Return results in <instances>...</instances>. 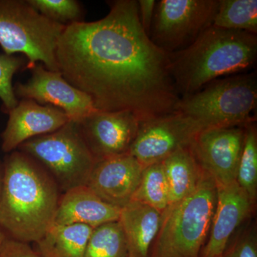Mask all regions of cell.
<instances>
[{
	"instance_id": "cell-1",
	"label": "cell",
	"mask_w": 257,
	"mask_h": 257,
	"mask_svg": "<svg viewBox=\"0 0 257 257\" xmlns=\"http://www.w3.org/2000/svg\"><path fill=\"white\" fill-rule=\"evenodd\" d=\"M108 3L104 18L65 27L56 50L58 72L97 110L131 111L141 121L175 112L180 95L169 54L144 30L138 1Z\"/></svg>"
},
{
	"instance_id": "cell-2",
	"label": "cell",
	"mask_w": 257,
	"mask_h": 257,
	"mask_svg": "<svg viewBox=\"0 0 257 257\" xmlns=\"http://www.w3.org/2000/svg\"><path fill=\"white\" fill-rule=\"evenodd\" d=\"M3 165L0 229L7 237L36 243L55 223L60 189L37 161L19 150Z\"/></svg>"
},
{
	"instance_id": "cell-3",
	"label": "cell",
	"mask_w": 257,
	"mask_h": 257,
	"mask_svg": "<svg viewBox=\"0 0 257 257\" xmlns=\"http://www.w3.org/2000/svg\"><path fill=\"white\" fill-rule=\"evenodd\" d=\"M169 58L171 76L179 95H190L219 77L254 65L257 35L211 25L188 47L169 54Z\"/></svg>"
},
{
	"instance_id": "cell-4",
	"label": "cell",
	"mask_w": 257,
	"mask_h": 257,
	"mask_svg": "<svg viewBox=\"0 0 257 257\" xmlns=\"http://www.w3.org/2000/svg\"><path fill=\"white\" fill-rule=\"evenodd\" d=\"M216 190L214 179L203 170L195 190L162 213L149 257L200 256L215 210Z\"/></svg>"
},
{
	"instance_id": "cell-5",
	"label": "cell",
	"mask_w": 257,
	"mask_h": 257,
	"mask_svg": "<svg viewBox=\"0 0 257 257\" xmlns=\"http://www.w3.org/2000/svg\"><path fill=\"white\" fill-rule=\"evenodd\" d=\"M257 104L256 73L216 79L198 92L182 96L175 112L195 120L203 128L245 126L253 122Z\"/></svg>"
},
{
	"instance_id": "cell-6",
	"label": "cell",
	"mask_w": 257,
	"mask_h": 257,
	"mask_svg": "<svg viewBox=\"0 0 257 257\" xmlns=\"http://www.w3.org/2000/svg\"><path fill=\"white\" fill-rule=\"evenodd\" d=\"M65 27L40 14L28 0H0V47L5 55H25L30 70L41 63L58 72L56 50Z\"/></svg>"
},
{
	"instance_id": "cell-7",
	"label": "cell",
	"mask_w": 257,
	"mask_h": 257,
	"mask_svg": "<svg viewBox=\"0 0 257 257\" xmlns=\"http://www.w3.org/2000/svg\"><path fill=\"white\" fill-rule=\"evenodd\" d=\"M18 150L37 161L64 193L86 186L96 162L78 122L71 120L54 133L30 139Z\"/></svg>"
},
{
	"instance_id": "cell-8",
	"label": "cell",
	"mask_w": 257,
	"mask_h": 257,
	"mask_svg": "<svg viewBox=\"0 0 257 257\" xmlns=\"http://www.w3.org/2000/svg\"><path fill=\"white\" fill-rule=\"evenodd\" d=\"M219 4V0H161L149 37L167 53L183 50L212 25Z\"/></svg>"
},
{
	"instance_id": "cell-9",
	"label": "cell",
	"mask_w": 257,
	"mask_h": 257,
	"mask_svg": "<svg viewBox=\"0 0 257 257\" xmlns=\"http://www.w3.org/2000/svg\"><path fill=\"white\" fill-rule=\"evenodd\" d=\"M203 130L199 122L182 113L152 118L140 122L128 153L146 167L162 162L180 149L190 147Z\"/></svg>"
},
{
	"instance_id": "cell-10",
	"label": "cell",
	"mask_w": 257,
	"mask_h": 257,
	"mask_svg": "<svg viewBox=\"0 0 257 257\" xmlns=\"http://www.w3.org/2000/svg\"><path fill=\"white\" fill-rule=\"evenodd\" d=\"M245 126L204 128L190 146L204 172L214 179L216 187L236 182Z\"/></svg>"
},
{
	"instance_id": "cell-11",
	"label": "cell",
	"mask_w": 257,
	"mask_h": 257,
	"mask_svg": "<svg viewBox=\"0 0 257 257\" xmlns=\"http://www.w3.org/2000/svg\"><path fill=\"white\" fill-rule=\"evenodd\" d=\"M30 78L14 87L16 97L32 99L42 104L62 109L71 121H80L97 111L85 93L71 85L60 72H52L37 63L31 69Z\"/></svg>"
},
{
	"instance_id": "cell-12",
	"label": "cell",
	"mask_w": 257,
	"mask_h": 257,
	"mask_svg": "<svg viewBox=\"0 0 257 257\" xmlns=\"http://www.w3.org/2000/svg\"><path fill=\"white\" fill-rule=\"evenodd\" d=\"M140 122L131 111L97 110L78 124L84 141L97 161L128 153Z\"/></svg>"
},
{
	"instance_id": "cell-13",
	"label": "cell",
	"mask_w": 257,
	"mask_h": 257,
	"mask_svg": "<svg viewBox=\"0 0 257 257\" xmlns=\"http://www.w3.org/2000/svg\"><path fill=\"white\" fill-rule=\"evenodd\" d=\"M144 168L130 153L97 160L86 186L104 202L121 209L131 202Z\"/></svg>"
},
{
	"instance_id": "cell-14",
	"label": "cell",
	"mask_w": 257,
	"mask_h": 257,
	"mask_svg": "<svg viewBox=\"0 0 257 257\" xmlns=\"http://www.w3.org/2000/svg\"><path fill=\"white\" fill-rule=\"evenodd\" d=\"M9 119L2 133V150L5 153L34 138L57 131L70 119L62 109L23 99L8 113Z\"/></svg>"
},
{
	"instance_id": "cell-15",
	"label": "cell",
	"mask_w": 257,
	"mask_h": 257,
	"mask_svg": "<svg viewBox=\"0 0 257 257\" xmlns=\"http://www.w3.org/2000/svg\"><path fill=\"white\" fill-rule=\"evenodd\" d=\"M216 202L209 239L199 257H221L236 229L251 212L254 202L236 182L216 187Z\"/></svg>"
},
{
	"instance_id": "cell-16",
	"label": "cell",
	"mask_w": 257,
	"mask_h": 257,
	"mask_svg": "<svg viewBox=\"0 0 257 257\" xmlns=\"http://www.w3.org/2000/svg\"><path fill=\"white\" fill-rule=\"evenodd\" d=\"M120 212V208L104 202L87 186H81L61 196L54 224H84L94 229L117 221Z\"/></svg>"
},
{
	"instance_id": "cell-17",
	"label": "cell",
	"mask_w": 257,
	"mask_h": 257,
	"mask_svg": "<svg viewBox=\"0 0 257 257\" xmlns=\"http://www.w3.org/2000/svg\"><path fill=\"white\" fill-rule=\"evenodd\" d=\"M118 221L126 238L128 254L149 257L160 231L162 213L143 203L131 201L121 208Z\"/></svg>"
},
{
	"instance_id": "cell-18",
	"label": "cell",
	"mask_w": 257,
	"mask_h": 257,
	"mask_svg": "<svg viewBox=\"0 0 257 257\" xmlns=\"http://www.w3.org/2000/svg\"><path fill=\"white\" fill-rule=\"evenodd\" d=\"M162 163L168 184L169 205H172L195 190L203 170L190 147L174 152Z\"/></svg>"
},
{
	"instance_id": "cell-19",
	"label": "cell",
	"mask_w": 257,
	"mask_h": 257,
	"mask_svg": "<svg viewBox=\"0 0 257 257\" xmlns=\"http://www.w3.org/2000/svg\"><path fill=\"white\" fill-rule=\"evenodd\" d=\"M93 229L84 224H53L35 243L43 257H83Z\"/></svg>"
},
{
	"instance_id": "cell-20",
	"label": "cell",
	"mask_w": 257,
	"mask_h": 257,
	"mask_svg": "<svg viewBox=\"0 0 257 257\" xmlns=\"http://www.w3.org/2000/svg\"><path fill=\"white\" fill-rule=\"evenodd\" d=\"M212 26L256 35V0H219Z\"/></svg>"
},
{
	"instance_id": "cell-21",
	"label": "cell",
	"mask_w": 257,
	"mask_h": 257,
	"mask_svg": "<svg viewBox=\"0 0 257 257\" xmlns=\"http://www.w3.org/2000/svg\"><path fill=\"white\" fill-rule=\"evenodd\" d=\"M150 206L160 213L169 206V188L162 162L147 166L133 199Z\"/></svg>"
},
{
	"instance_id": "cell-22",
	"label": "cell",
	"mask_w": 257,
	"mask_h": 257,
	"mask_svg": "<svg viewBox=\"0 0 257 257\" xmlns=\"http://www.w3.org/2000/svg\"><path fill=\"white\" fill-rule=\"evenodd\" d=\"M127 243L119 221L93 229L83 257H128Z\"/></svg>"
},
{
	"instance_id": "cell-23",
	"label": "cell",
	"mask_w": 257,
	"mask_h": 257,
	"mask_svg": "<svg viewBox=\"0 0 257 257\" xmlns=\"http://www.w3.org/2000/svg\"><path fill=\"white\" fill-rule=\"evenodd\" d=\"M236 182L254 202L257 194V133L253 122L245 125L244 142Z\"/></svg>"
},
{
	"instance_id": "cell-24",
	"label": "cell",
	"mask_w": 257,
	"mask_h": 257,
	"mask_svg": "<svg viewBox=\"0 0 257 257\" xmlns=\"http://www.w3.org/2000/svg\"><path fill=\"white\" fill-rule=\"evenodd\" d=\"M40 14L61 25L83 22L82 7L75 0H28Z\"/></svg>"
},
{
	"instance_id": "cell-25",
	"label": "cell",
	"mask_w": 257,
	"mask_h": 257,
	"mask_svg": "<svg viewBox=\"0 0 257 257\" xmlns=\"http://www.w3.org/2000/svg\"><path fill=\"white\" fill-rule=\"evenodd\" d=\"M25 62L23 56L0 54V100L3 102V111L8 114L18 104L13 79Z\"/></svg>"
},
{
	"instance_id": "cell-26",
	"label": "cell",
	"mask_w": 257,
	"mask_h": 257,
	"mask_svg": "<svg viewBox=\"0 0 257 257\" xmlns=\"http://www.w3.org/2000/svg\"><path fill=\"white\" fill-rule=\"evenodd\" d=\"M221 257H257L255 231L251 230L240 236L232 245L226 247Z\"/></svg>"
},
{
	"instance_id": "cell-27",
	"label": "cell",
	"mask_w": 257,
	"mask_h": 257,
	"mask_svg": "<svg viewBox=\"0 0 257 257\" xmlns=\"http://www.w3.org/2000/svg\"><path fill=\"white\" fill-rule=\"evenodd\" d=\"M0 257H43L30 243L5 238L0 249Z\"/></svg>"
},
{
	"instance_id": "cell-28",
	"label": "cell",
	"mask_w": 257,
	"mask_h": 257,
	"mask_svg": "<svg viewBox=\"0 0 257 257\" xmlns=\"http://www.w3.org/2000/svg\"><path fill=\"white\" fill-rule=\"evenodd\" d=\"M138 3L140 23L147 35L150 36L157 2L155 0H139Z\"/></svg>"
},
{
	"instance_id": "cell-29",
	"label": "cell",
	"mask_w": 257,
	"mask_h": 257,
	"mask_svg": "<svg viewBox=\"0 0 257 257\" xmlns=\"http://www.w3.org/2000/svg\"><path fill=\"white\" fill-rule=\"evenodd\" d=\"M3 180H4V165L0 161V199H1L2 191H3Z\"/></svg>"
},
{
	"instance_id": "cell-30",
	"label": "cell",
	"mask_w": 257,
	"mask_h": 257,
	"mask_svg": "<svg viewBox=\"0 0 257 257\" xmlns=\"http://www.w3.org/2000/svg\"><path fill=\"white\" fill-rule=\"evenodd\" d=\"M5 238H6V236H5L4 232L0 229V249H1L2 245H3Z\"/></svg>"
},
{
	"instance_id": "cell-31",
	"label": "cell",
	"mask_w": 257,
	"mask_h": 257,
	"mask_svg": "<svg viewBox=\"0 0 257 257\" xmlns=\"http://www.w3.org/2000/svg\"><path fill=\"white\" fill-rule=\"evenodd\" d=\"M128 257H133V256H131V255H130V254H128Z\"/></svg>"
}]
</instances>
